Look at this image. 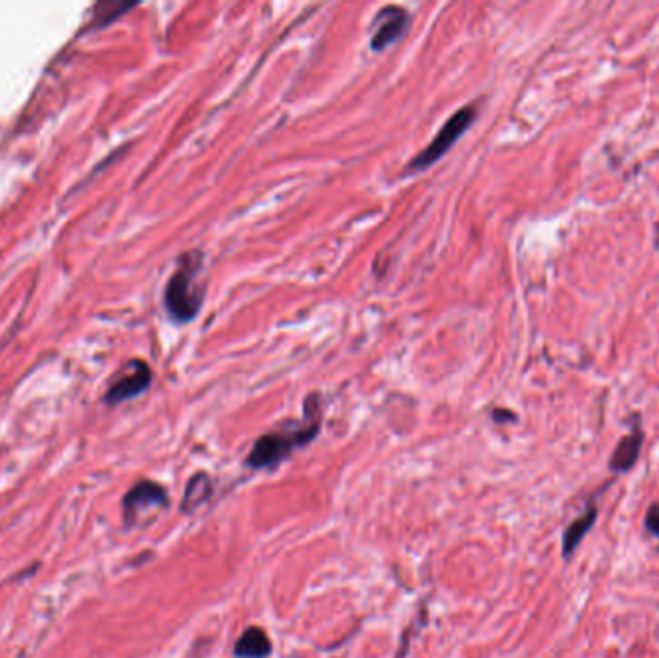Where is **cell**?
<instances>
[{
  "mask_svg": "<svg viewBox=\"0 0 659 658\" xmlns=\"http://www.w3.org/2000/svg\"><path fill=\"white\" fill-rule=\"evenodd\" d=\"M272 653V643L260 627H249L237 639L233 654L237 658H267Z\"/></svg>",
  "mask_w": 659,
  "mask_h": 658,
  "instance_id": "9c48e42d",
  "label": "cell"
},
{
  "mask_svg": "<svg viewBox=\"0 0 659 658\" xmlns=\"http://www.w3.org/2000/svg\"><path fill=\"white\" fill-rule=\"evenodd\" d=\"M168 508V493L163 485L154 481H139L126 493L122 500L124 521L127 528L136 525L143 514L151 510Z\"/></svg>",
  "mask_w": 659,
  "mask_h": 658,
  "instance_id": "277c9868",
  "label": "cell"
},
{
  "mask_svg": "<svg viewBox=\"0 0 659 658\" xmlns=\"http://www.w3.org/2000/svg\"><path fill=\"white\" fill-rule=\"evenodd\" d=\"M477 116L479 109L474 107V104H465V107H461L455 114L447 118L438 134L428 143V147L415 155L411 163L407 164L405 168L407 173H420V170H426L434 163H438L442 156L453 147L457 139L472 126V122L477 120Z\"/></svg>",
  "mask_w": 659,
  "mask_h": 658,
  "instance_id": "3957f363",
  "label": "cell"
},
{
  "mask_svg": "<svg viewBox=\"0 0 659 658\" xmlns=\"http://www.w3.org/2000/svg\"><path fill=\"white\" fill-rule=\"evenodd\" d=\"M646 529L654 537H659V504H652L648 514H646Z\"/></svg>",
  "mask_w": 659,
  "mask_h": 658,
  "instance_id": "8fae6325",
  "label": "cell"
},
{
  "mask_svg": "<svg viewBox=\"0 0 659 658\" xmlns=\"http://www.w3.org/2000/svg\"><path fill=\"white\" fill-rule=\"evenodd\" d=\"M151 383H153L151 367L141 360H134L127 365L126 373L118 377L110 385L107 396H104V402L116 405V404H122L126 400L136 398L139 396V394L147 390Z\"/></svg>",
  "mask_w": 659,
  "mask_h": 658,
  "instance_id": "8992f818",
  "label": "cell"
},
{
  "mask_svg": "<svg viewBox=\"0 0 659 658\" xmlns=\"http://www.w3.org/2000/svg\"><path fill=\"white\" fill-rule=\"evenodd\" d=\"M596 518H598V508L590 506L575 521L567 525V529L563 533V558L565 560L573 556V552L578 548V545H581L584 535L594 528Z\"/></svg>",
  "mask_w": 659,
  "mask_h": 658,
  "instance_id": "ba28073f",
  "label": "cell"
},
{
  "mask_svg": "<svg viewBox=\"0 0 659 658\" xmlns=\"http://www.w3.org/2000/svg\"><path fill=\"white\" fill-rule=\"evenodd\" d=\"M411 16L401 6H386L376 12L371 33V49L380 52L405 35Z\"/></svg>",
  "mask_w": 659,
  "mask_h": 658,
  "instance_id": "5b68a950",
  "label": "cell"
},
{
  "mask_svg": "<svg viewBox=\"0 0 659 658\" xmlns=\"http://www.w3.org/2000/svg\"><path fill=\"white\" fill-rule=\"evenodd\" d=\"M642 442H644V432L640 425L637 423L635 429H632L627 437H623L615 446V450L610 458V469L613 473H627L628 469L635 467V464L638 462L640 450H642Z\"/></svg>",
  "mask_w": 659,
  "mask_h": 658,
  "instance_id": "52a82bcc",
  "label": "cell"
},
{
  "mask_svg": "<svg viewBox=\"0 0 659 658\" xmlns=\"http://www.w3.org/2000/svg\"><path fill=\"white\" fill-rule=\"evenodd\" d=\"M205 255L191 249L178 259V267L164 289V307L172 321L183 325L193 321L205 304V286L199 284Z\"/></svg>",
  "mask_w": 659,
  "mask_h": 658,
  "instance_id": "7a4b0ae2",
  "label": "cell"
},
{
  "mask_svg": "<svg viewBox=\"0 0 659 658\" xmlns=\"http://www.w3.org/2000/svg\"><path fill=\"white\" fill-rule=\"evenodd\" d=\"M210 494H213V481H210L206 473H195L191 481L188 483L186 494H183L181 511L191 514V511H195L197 508L206 502Z\"/></svg>",
  "mask_w": 659,
  "mask_h": 658,
  "instance_id": "30bf717a",
  "label": "cell"
},
{
  "mask_svg": "<svg viewBox=\"0 0 659 658\" xmlns=\"http://www.w3.org/2000/svg\"><path fill=\"white\" fill-rule=\"evenodd\" d=\"M322 413H321V396L311 394L305 400V423L295 429H284L262 434L255 442L253 450L249 452L247 466L253 469H267L278 466L286 458L292 456L294 450L312 442L321 432Z\"/></svg>",
  "mask_w": 659,
  "mask_h": 658,
  "instance_id": "6da1fadb",
  "label": "cell"
}]
</instances>
